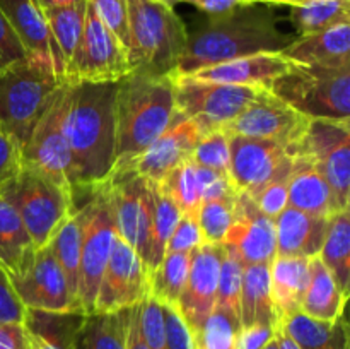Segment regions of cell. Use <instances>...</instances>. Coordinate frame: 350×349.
Returning <instances> with one entry per match:
<instances>
[{"instance_id": "obj_1", "label": "cell", "mask_w": 350, "mask_h": 349, "mask_svg": "<svg viewBox=\"0 0 350 349\" xmlns=\"http://www.w3.org/2000/svg\"><path fill=\"white\" fill-rule=\"evenodd\" d=\"M118 82H68L64 130L70 149L72 188L101 185L115 166Z\"/></svg>"}, {"instance_id": "obj_2", "label": "cell", "mask_w": 350, "mask_h": 349, "mask_svg": "<svg viewBox=\"0 0 350 349\" xmlns=\"http://www.w3.org/2000/svg\"><path fill=\"white\" fill-rule=\"evenodd\" d=\"M294 38L279 29L269 3H248L222 16H208L188 33L176 68L171 77L190 75L208 65L255 53L282 51Z\"/></svg>"}, {"instance_id": "obj_3", "label": "cell", "mask_w": 350, "mask_h": 349, "mask_svg": "<svg viewBox=\"0 0 350 349\" xmlns=\"http://www.w3.org/2000/svg\"><path fill=\"white\" fill-rule=\"evenodd\" d=\"M174 82L171 75L132 72L116 86V157L113 170L140 156L173 120Z\"/></svg>"}, {"instance_id": "obj_4", "label": "cell", "mask_w": 350, "mask_h": 349, "mask_svg": "<svg viewBox=\"0 0 350 349\" xmlns=\"http://www.w3.org/2000/svg\"><path fill=\"white\" fill-rule=\"evenodd\" d=\"M0 195L19 212L36 250L46 246L77 211L70 183L24 161L16 177L0 187Z\"/></svg>"}, {"instance_id": "obj_5", "label": "cell", "mask_w": 350, "mask_h": 349, "mask_svg": "<svg viewBox=\"0 0 350 349\" xmlns=\"http://www.w3.org/2000/svg\"><path fill=\"white\" fill-rule=\"evenodd\" d=\"M132 72L173 75L187 44L188 31L173 7L156 0H126Z\"/></svg>"}, {"instance_id": "obj_6", "label": "cell", "mask_w": 350, "mask_h": 349, "mask_svg": "<svg viewBox=\"0 0 350 349\" xmlns=\"http://www.w3.org/2000/svg\"><path fill=\"white\" fill-rule=\"evenodd\" d=\"M65 79L51 68L21 60L0 70V132L21 147L29 139L38 120Z\"/></svg>"}, {"instance_id": "obj_7", "label": "cell", "mask_w": 350, "mask_h": 349, "mask_svg": "<svg viewBox=\"0 0 350 349\" xmlns=\"http://www.w3.org/2000/svg\"><path fill=\"white\" fill-rule=\"evenodd\" d=\"M270 91L310 120L350 118V65L318 67L293 62Z\"/></svg>"}, {"instance_id": "obj_8", "label": "cell", "mask_w": 350, "mask_h": 349, "mask_svg": "<svg viewBox=\"0 0 350 349\" xmlns=\"http://www.w3.org/2000/svg\"><path fill=\"white\" fill-rule=\"evenodd\" d=\"M173 82L174 106L187 118L193 120L202 133L224 129L263 89L200 81L191 75L173 77Z\"/></svg>"}, {"instance_id": "obj_9", "label": "cell", "mask_w": 350, "mask_h": 349, "mask_svg": "<svg viewBox=\"0 0 350 349\" xmlns=\"http://www.w3.org/2000/svg\"><path fill=\"white\" fill-rule=\"evenodd\" d=\"M317 166L330 187L338 211H349L350 202V118L311 120L297 147Z\"/></svg>"}, {"instance_id": "obj_10", "label": "cell", "mask_w": 350, "mask_h": 349, "mask_svg": "<svg viewBox=\"0 0 350 349\" xmlns=\"http://www.w3.org/2000/svg\"><path fill=\"white\" fill-rule=\"evenodd\" d=\"M132 74V62L126 48L101 23L88 2L84 31L74 58L65 70V81L75 82H118Z\"/></svg>"}, {"instance_id": "obj_11", "label": "cell", "mask_w": 350, "mask_h": 349, "mask_svg": "<svg viewBox=\"0 0 350 349\" xmlns=\"http://www.w3.org/2000/svg\"><path fill=\"white\" fill-rule=\"evenodd\" d=\"M101 185L108 195L116 233L139 253L144 263L152 222L150 181L126 166L113 170Z\"/></svg>"}, {"instance_id": "obj_12", "label": "cell", "mask_w": 350, "mask_h": 349, "mask_svg": "<svg viewBox=\"0 0 350 349\" xmlns=\"http://www.w3.org/2000/svg\"><path fill=\"white\" fill-rule=\"evenodd\" d=\"M89 207H91V214L85 224L81 266H79L77 300L85 313H94L99 283H101L103 272L111 255L113 243L118 233L113 221L108 195L103 185H98L91 190Z\"/></svg>"}, {"instance_id": "obj_13", "label": "cell", "mask_w": 350, "mask_h": 349, "mask_svg": "<svg viewBox=\"0 0 350 349\" xmlns=\"http://www.w3.org/2000/svg\"><path fill=\"white\" fill-rule=\"evenodd\" d=\"M311 120L277 98L270 89H262L248 108L224 127L228 135L265 139L289 147L296 156L297 147Z\"/></svg>"}, {"instance_id": "obj_14", "label": "cell", "mask_w": 350, "mask_h": 349, "mask_svg": "<svg viewBox=\"0 0 350 349\" xmlns=\"http://www.w3.org/2000/svg\"><path fill=\"white\" fill-rule=\"evenodd\" d=\"M229 178L239 192L248 195L293 170V151L280 142L229 135Z\"/></svg>"}, {"instance_id": "obj_15", "label": "cell", "mask_w": 350, "mask_h": 349, "mask_svg": "<svg viewBox=\"0 0 350 349\" xmlns=\"http://www.w3.org/2000/svg\"><path fill=\"white\" fill-rule=\"evenodd\" d=\"M68 82H65L44 109L23 147V161L70 183V149L64 130Z\"/></svg>"}, {"instance_id": "obj_16", "label": "cell", "mask_w": 350, "mask_h": 349, "mask_svg": "<svg viewBox=\"0 0 350 349\" xmlns=\"http://www.w3.org/2000/svg\"><path fill=\"white\" fill-rule=\"evenodd\" d=\"M149 293L147 276L139 253L120 236L113 243L106 269L99 283L94 313L125 310L139 305Z\"/></svg>"}, {"instance_id": "obj_17", "label": "cell", "mask_w": 350, "mask_h": 349, "mask_svg": "<svg viewBox=\"0 0 350 349\" xmlns=\"http://www.w3.org/2000/svg\"><path fill=\"white\" fill-rule=\"evenodd\" d=\"M10 281L26 308L50 311H84L68 286L64 269L48 245L38 250L31 266L21 276L10 277Z\"/></svg>"}, {"instance_id": "obj_18", "label": "cell", "mask_w": 350, "mask_h": 349, "mask_svg": "<svg viewBox=\"0 0 350 349\" xmlns=\"http://www.w3.org/2000/svg\"><path fill=\"white\" fill-rule=\"evenodd\" d=\"M224 248L234 253L243 266H270L277 257L275 219L263 214L245 192L236 197V219L224 238Z\"/></svg>"}, {"instance_id": "obj_19", "label": "cell", "mask_w": 350, "mask_h": 349, "mask_svg": "<svg viewBox=\"0 0 350 349\" xmlns=\"http://www.w3.org/2000/svg\"><path fill=\"white\" fill-rule=\"evenodd\" d=\"M202 135L204 133L197 123L176 109L167 129L129 166L146 180L157 183L174 168L191 161V154Z\"/></svg>"}, {"instance_id": "obj_20", "label": "cell", "mask_w": 350, "mask_h": 349, "mask_svg": "<svg viewBox=\"0 0 350 349\" xmlns=\"http://www.w3.org/2000/svg\"><path fill=\"white\" fill-rule=\"evenodd\" d=\"M222 255H224V246L208 245V243H204L191 253L190 272L176 305L178 313L190 328L191 335L198 331V327L204 324L215 307Z\"/></svg>"}, {"instance_id": "obj_21", "label": "cell", "mask_w": 350, "mask_h": 349, "mask_svg": "<svg viewBox=\"0 0 350 349\" xmlns=\"http://www.w3.org/2000/svg\"><path fill=\"white\" fill-rule=\"evenodd\" d=\"M0 9L19 38L27 60L51 68L65 79L60 51L36 0H0Z\"/></svg>"}, {"instance_id": "obj_22", "label": "cell", "mask_w": 350, "mask_h": 349, "mask_svg": "<svg viewBox=\"0 0 350 349\" xmlns=\"http://www.w3.org/2000/svg\"><path fill=\"white\" fill-rule=\"evenodd\" d=\"M291 64L293 62L287 60L280 51L277 53L265 51V53L246 55V57L208 65L190 75L200 81L270 89L272 82L282 75L291 67Z\"/></svg>"}, {"instance_id": "obj_23", "label": "cell", "mask_w": 350, "mask_h": 349, "mask_svg": "<svg viewBox=\"0 0 350 349\" xmlns=\"http://www.w3.org/2000/svg\"><path fill=\"white\" fill-rule=\"evenodd\" d=\"M280 53L294 64L347 67L350 65V23L294 38Z\"/></svg>"}, {"instance_id": "obj_24", "label": "cell", "mask_w": 350, "mask_h": 349, "mask_svg": "<svg viewBox=\"0 0 350 349\" xmlns=\"http://www.w3.org/2000/svg\"><path fill=\"white\" fill-rule=\"evenodd\" d=\"M327 228V218L308 214L287 205L275 218L277 255L308 259L318 257Z\"/></svg>"}, {"instance_id": "obj_25", "label": "cell", "mask_w": 350, "mask_h": 349, "mask_svg": "<svg viewBox=\"0 0 350 349\" xmlns=\"http://www.w3.org/2000/svg\"><path fill=\"white\" fill-rule=\"evenodd\" d=\"M287 204L297 211L327 219L340 212L325 178L304 156H294L293 170L287 183Z\"/></svg>"}, {"instance_id": "obj_26", "label": "cell", "mask_w": 350, "mask_h": 349, "mask_svg": "<svg viewBox=\"0 0 350 349\" xmlns=\"http://www.w3.org/2000/svg\"><path fill=\"white\" fill-rule=\"evenodd\" d=\"M311 279V259L277 255L270 263V291L279 322L301 310Z\"/></svg>"}, {"instance_id": "obj_27", "label": "cell", "mask_w": 350, "mask_h": 349, "mask_svg": "<svg viewBox=\"0 0 350 349\" xmlns=\"http://www.w3.org/2000/svg\"><path fill=\"white\" fill-rule=\"evenodd\" d=\"M279 328L286 332L299 349H350L345 315L335 320H318L294 311L279 322Z\"/></svg>"}, {"instance_id": "obj_28", "label": "cell", "mask_w": 350, "mask_h": 349, "mask_svg": "<svg viewBox=\"0 0 350 349\" xmlns=\"http://www.w3.org/2000/svg\"><path fill=\"white\" fill-rule=\"evenodd\" d=\"M36 252L19 212L0 195V266L10 277L21 276L31 266Z\"/></svg>"}, {"instance_id": "obj_29", "label": "cell", "mask_w": 350, "mask_h": 349, "mask_svg": "<svg viewBox=\"0 0 350 349\" xmlns=\"http://www.w3.org/2000/svg\"><path fill=\"white\" fill-rule=\"evenodd\" d=\"M239 324H273L279 327V315L270 291V266H245L239 293Z\"/></svg>"}, {"instance_id": "obj_30", "label": "cell", "mask_w": 350, "mask_h": 349, "mask_svg": "<svg viewBox=\"0 0 350 349\" xmlns=\"http://www.w3.org/2000/svg\"><path fill=\"white\" fill-rule=\"evenodd\" d=\"M349 294L338 287L330 270L318 257L311 259V279L301 301V313L318 320H335L345 315Z\"/></svg>"}, {"instance_id": "obj_31", "label": "cell", "mask_w": 350, "mask_h": 349, "mask_svg": "<svg viewBox=\"0 0 350 349\" xmlns=\"http://www.w3.org/2000/svg\"><path fill=\"white\" fill-rule=\"evenodd\" d=\"M88 313L81 310L50 311L26 308L24 327L57 349H74Z\"/></svg>"}, {"instance_id": "obj_32", "label": "cell", "mask_w": 350, "mask_h": 349, "mask_svg": "<svg viewBox=\"0 0 350 349\" xmlns=\"http://www.w3.org/2000/svg\"><path fill=\"white\" fill-rule=\"evenodd\" d=\"M91 207L89 202H85L82 207H79L67 221L64 222L57 235L50 240L51 253L55 255L57 262L64 269L67 276L68 286L77 300V284H79V266H81V252H82V240H84L85 224H88ZM79 301V300H77Z\"/></svg>"}, {"instance_id": "obj_33", "label": "cell", "mask_w": 350, "mask_h": 349, "mask_svg": "<svg viewBox=\"0 0 350 349\" xmlns=\"http://www.w3.org/2000/svg\"><path fill=\"white\" fill-rule=\"evenodd\" d=\"M318 259L330 270L335 283L350 293V211H340L328 219L327 235Z\"/></svg>"}, {"instance_id": "obj_34", "label": "cell", "mask_w": 350, "mask_h": 349, "mask_svg": "<svg viewBox=\"0 0 350 349\" xmlns=\"http://www.w3.org/2000/svg\"><path fill=\"white\" fill-rule=\"evenodd\" d=\"M130 310L88 313L74 349H126Z\"/></svg>"}, {"instance_id": "obj_35", "label": "cell", "mask_w": 350, "mask_h": 349, "mask_svg": "<svg viewBox=\"0 0 350 349\" xmlns=\"http://www.w3.org/2000/svg\"><path fill=\"white\" fill-rule=\"evenodd\" d=\"M150 192H152V222H150L149 243H147V253L146 260H144V269H146L147 276L159 266L161 260L166 255V246L171 238V233L183 214L178 205L164 192H161L154 181H150Z\"/></svg>"}, {"instance_id": "obj_36", "label": "cell", "mask_w": 350, "mask_h": 349, "mask_svg": "<svg viewBox=\"0 0 350 349\" xmlns=\"http://www.w3.org/2000/svg\"><path fill=\"white\" fill-rule=\"evenodd\" d=\"M85 7H88V0L72 3V5L43 9L44 19H46L48 27H50L51 38H53L55 44L60 51L65 70H67L68 64L72 62L75 50L81 43L82 31H84Z\"/></svg>"}, {"instance_id": "obj_37", "label": "cell", "mask_w": 350, "mask_h": 349, "mask_svg": "<svg viewBox=\"0 0 350 349\" xmlns=\"http://www.w3.org/2000/svg\"><path fill=\"white\" fill-rule=\"evenodd\" d=\"M193 252L166 253L159 266L149 274V296L164 307L176 308L187 284Z\"/></svg>"}, {"instance_id": "obj_38", "label": "cell", "mask_w": 350, "mask_h": 349, "mask_svg": "<svg viewBox=\"0 0 350 349\" xmlns=\"http://www.w3.org/2000/svg\"><path fill=\"white\" fill-rule=\"evenodd\" d=\"M291 9V19L299 36L350 23V0H311Z\"/></svg>"}, {"instance_id": "obj_39", "label": "cell", "mask_w": 350, "mask_h": 349, "mask_svg": "<svg viewBox=\"0 0 350 349\" xmlns=\"http://www.w3.org/2000/svg\"><path fill=\"white\" fill-rule=\"evenodd\" d=\"M239 315L229 308L214 307L193 334L195 349H239Z\"/></svg>"}, {"instance_id": "obj_40", "label": "cell", "mask_w": 350, "mask_h": 349, "mask_svg": "<svg viewBox=\"0 0 350 349\" xmlns=\"http://www.w3.org/2000/svg\"><path fill=\"white\" fill-rule=\"evenodd\" d=\"M236 197L200 202L197 219L204 243H208V245H222L224 243L226 235L234 224Z\"/></svg>"}, {"instance_id": "obj_41", "label": "cell", "mask_w": 350, "mask_h": 349, "mask_svg": "<svg viewBox=\"0 0 350 349\" xmlns=\"http://www.w3.org/2000/svg\"><path fill=\"white\" fill-rule=\"evenodd\" d=\"M161 192L167 195L181 212H197L200 205V194H198L197 174L195 164L191 161L174 168L161 181H157Z\"/></svg>"}, {"instance_id": "obj_42", "label": "cell", "mask_w": 350, "mask_h": 349, "mask_svg": "<svg viewBox=\"0 0 350 349\" xmlns=\"http://www.w3.org/2000/svg\"><path fill=\"white\" fill-rule=\"evenodd\" d=\"M229 161H231V146H229V135L224 130H212L204 133L191 154V163L195 166H204L226 174H229Z\"/></svg>"}, {"instance_id": "obj_43", "label": "cell", "mask_w": 350, "mask_h": 349, "mask_svg": "<svg viewBox=\"0 0 350 349\" xmlns=\"http://www.w3.org/2000/svg\"><path fill=\"white\" fill-rule=\"evenodd\" d=\"M243 272H245V266H243L241 260L234 253L224 248L221 269H219L215 307L229 308L239 315V293H241Z\"/></svg>"}, {"instance_id": "obj_44", "label": "cell", "mask_w": 350, "mask_h": 349, "mask_svg": "<svg viewBox=\"0 0 350 349\" xmlns=\"http://www.w3.org/2000/svg\"><path fill=\"white\" fill-rule=\"evenodd\" d=\"M94 9L101 23L118 38L120 43L126 48L130 55L132 40L129 26V3L126 0H88Z\"/></svg>"}, {"instance_id": "obj_45", "label": "cell", "mask_w": 350, "mask_h": 349, "mask_svg": "<svg viewBox=\"0 0 350 349\" xmlns=\"http://www.w3.org/2000/svg\"><path fill=\"white\" fill-rule=\"evenodd\" d=\"M291 173L282 174V177L275 178V180L269 181L265 187L260 188L250 197L253 198L256 207L269 218L275 219L284 209L287 207V183H289Z\"/></svg>"}, {"instance_id": "obj_46", "label": "cell", "mask_w": 350, "mask_h": 349, "mask_svg": "<svg viewBox=\"0 0 350 349\" xmlns=\"http://www.w3.org/2000/svg\"><path fill=\"white\" fill-rule=\"evenodd\" d=\"M200 245H204V240H202L197 212H185V214H181L180 221L176 222L173 233H171L166 253L193 252Z\"/></svg>"}, {"instance_id": "obj_47", "label": "cell", "mask_w": 350, "mask_h": 349, "mask_svg": "<svg viewBox=\"0 0 350 349\" xmlns=\"http://www.w3.org/2000/svg\"><path fill=\"white\" fill-rule=\"evenodd\" d=\"M26 307L17 296L9 272L0 266V325L24 324Z\"/></svg>"}, {"instance_id": "obj_48", "label": "cell", "mask_w": 350, "mask_h": 349, "mask_svg": "<svg viewBox=\"0 0 350 349\" xmlns=\"http://www.w3.org/2000/svg\"><path fill=\"white\" fill-rule=\"evenodd\" d=\"M166 349H195L193 335L174 307H164Z\"/></svg>"}, {"instance_id": "obj_49", "label": "cell", "mask_w": 350, "mask_h": 349, "mask_svg": "<svg viewBox=\"0 0 350 349\" xmlns=\"http://www.w3.org/2000/svg\"><path fill=\"white\" fill-rule=\"evenodd\" d=\"M26 51H24L19 38L14 33L5 14L0 9V70L16 62L26 60Z\"/></svg>"}, {"instance_id": "obj_50", "label": "cell", "mask_w": 350, "mask_h": 349, "mask_svg": "<svg viewBox=\"0 0 350 349\" xmlns=\"http://www.w3.org/2000/svg\"><path fill=\"white\" fill-rule=\"evenodd\" d=\"M23 166V147L10 135L0 132V187L17 174Z\"/></svg>"}, {"instance_id": "obj_51", "label": "cell", "mask_w": 350, "mask_h": 349, "mask_svg": "<svg viewBox=\"0 0 350 349\" xmlns=\"http://www.w3.org/2000/svg\"><path fill=\"white\" fill-rule=\"evenodd\" d=\"M277 325L273 324H253L239 331V349H263L277 335Z\"/></svg>"}, {"instance_id": "obj_52", "label": "cell", "mask_w": 350, "mask_h": 349, "mask_svg": "<svg viewBox=\"0 0 350 349\" xmlns=\"http://www.w3.org/2000/svg\"><path fill=\"white\" fill-rule=\"evenodd\" d=\"M0 349H33V335L23 324L0 325Z\"/></svg>"}, {"instance_id": "obj_53", "label": "cell", "mask_w": 350, "mask_h": 349, "mask_svg": "<svg viewBox=\"0 0 350 349\" xmlns=\"http://www.w3.org/2000/svg\"><path fill=\"white\" fill-rule=\"evenodd\" d=\"M190 5L197 7L202 12L208 14V16H222L231 10L238 9V7L248 5V3H258L255 0H181Z\"/></svg>"}, {"instance_id": "obj_54", "label": "cell", "mask_w": 350, "mask_h": 349, "mask_svg": "<svg viewBox=\"0 0 350 349\" xmlns=\"http://www.w3.org/2000/svg\"><path fill=\"white\" fill-rule=\"evenodd\" d=\"M126 349H147L139 327V305L130 310L129 332H126Z\"/></svg>"}, {"instance_id": "obj_55", "label": "cell", "mask_w": 350, "mask_h": 349, "mask_svg": "<svg viewBox=\"0 0 350 349\" xmlns=\"http://www.w3.org/2000/svg\"><path fill=\"white\" fill-rule=\"evenodd\" d=\"M38 5L41 9H50V7H62V5H72V3L84 2V0H36Z\"/></svg>"}, {"instance_id": "obj_56", "label": "cell", "mask_w": 350, "mask_h": 349, "mask_svg": "<svg viewBox=\"0 0 350 349\" xmlns=\"http://www.w3.org/2000/svg\"><path fill=\"white\" fill-rule=\"evenodd\" d=\"M277 342H279V349H299L294 344L293 339L280 328H277Z\"/></svg>"}, {"instance_id": "obj_57", "label": "cell", "mask_w": 350, "mask_h": 349, "mask_svg": "<svg viewBox=\"0 0 350 349\" xmlns=\"http://www.w3.org/2000/svg\"><path fill=\"white\" fill-rule=\"evenodd\" d=\"M273 5H289V7H294V5H301V3H306V2H311V0H272Z\"/></svg>"}, {"instance_id": "obj_58", "label": "cell", "mask_w": 350, "mask_h": 349, "mask_svg": "<svg viewBox=\"0 0 350 349\" xmlns=\"http://www.w3.org/2000/svg\"><path fill=\"white\" fill-rule=\"evenodd\" d=\"M156 2H161V3H164V5L173 7V9H174V5H176V3H180L181 0H156Z\"/></svg>"}, {"instance_id": "obj_59", "label": "cell", "mask_w": 350, "mask_h": 349, "mask_svg": "<svg viewBox=\"0 0 350 349\" xmlns=\"http://www.w3.org/2000/svg\"><path fill=\"white\" fill-rule=\"evenodd\" d=\"M263 349H279V342H277V335H275V339H273V341H270L269 344H267Z\"/></svg>"}, {"instance_id": "obj_60", "label": "cell", "mask_w": 350, "mask_h": 349, "mask_svg": "<svg viewBox=\"0 0 350 349\" xmlns=\"http://www.w3.org/2000/svg\"><path fill=\"white\" fill-rule=\"evenodd\" d=\"M265 2L269 3V5H273V2H272V0H265Z\"/></svg>"}, {"instance_id": "obj_61", "label": "cell", "mask_w": 350, "mask_h": 349, "mask_svg": "<svg viewBox=\"0 0 350 349\" xmlns=\"http://www.w3.org/2000/svg\"><path fill=\"white\" fill-rule=\"evenodd\" d=\"M255 2H258V3H267L265 0H255Z\"/></svg>"}]
</instances>
